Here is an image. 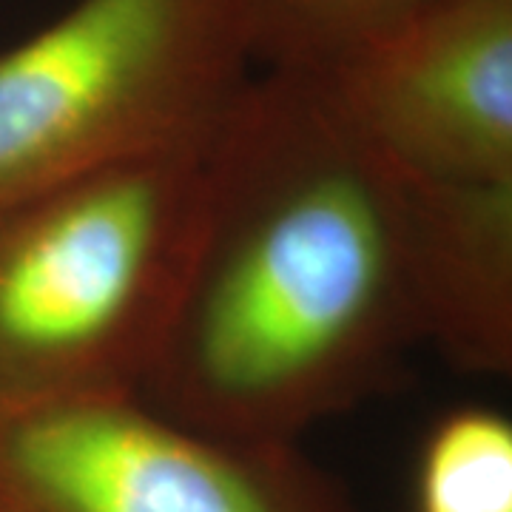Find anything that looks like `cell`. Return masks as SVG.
I'll return each mask as SVG.
<instances>
[{
  "label": "cell",
  "instance_id": "6da1fadb",
  "mask_svg": "<svg viewBox=\"0 0 512 512\" xmlns=\"http://www.w3.org/2000/svg\"><path fill=\"white\" fill-rule=\"evenodd\" d=\"M424 345L402 171L302 72L259 69L202 151L197 234L143 396L217 436L299 444Z\"/></svg>",
  "mask_w": 512,
  "mask_h": 512
},
{
  "label": "cell",
  "instance_id": "7a4b0ae2",
  "mask_svg": "<svg viewBox=\"0 0 512 512\" xmlns=\"http://www.w3.org/2000/svg\"><path fill=\"white\" fill-rule=\"evenodd\" d=\"M205 146L114 163L0 214V410L143 393L197 234Z\"/></svg>",
  "mask_w": 512,
  "mask_h": 512
},
{
  "label": "cell",
  "instance_id": "3957f363",
  "mask_svg": "<svg viewBox=\"0 0 512 512\" xmlns=\"http://www.w3.org/2000/svg\"><path fill=\"white\" fill-rule=\"evenodd\" d=\"M256 72L242 0H74L0 52V214L114 163L205 146Z\"/></svg>",
  "mask_w": 512,
  "mask_h": 512
},
{
  "label": "cell",
  "instance_id": "277c9868",
  "mask_svg": "<svg viewBox=\"0 0 512 512\" xmlns=\"http://www.w3.org/2000/svg\"><path fill=\"white\" fill-rule=\"evenodd\" d=\"M0 512H353L299 444L217 436L143 393L0 410Z\"/></svg>",
  "mask_w": 512,
  "mask_h": 512
},
{
  "label": "cell",
  "instance_id": "5b68a950",
  "mask_svg": "<svg viewBox=\"0 0 512 512\" xmlns=\"http://www.w3.org/2000/svg\"><path fill=\"white\" fill-rule=\"evenodd\" d=\"M302 74L399 171L512 180V0H441Z\"/></svg>",
  "mask_w": 512,
  "mask_h": 512
},
{
  "label": "cell",
  "instance_id": "8992f818",
  "mask_svg": "<svg viewBox=\"0 0 512 512\" xmlns=\"http://www.w3.org/2000/svg\"><path fill=\"white\" fill-rule=\"evenodd\" d=\"M410 274L424 345L464 373L512 367V180L402 171Z\"/></svg>",
  "mask_w": 512,
  "mask_h": 512
},
{
  "label": "cell",
  "instance_id": "52a82bcc",
  "mask_svg": "<svg viewBox=\"0 0 512 512\" xmlns=\"http://www.w3.org/2000/svg\"><path fill=\"white\" fill-rule=\"evenodd\" d=\"M256 69L319 72L441 0H242Z\"/></svg>",
  "mask_w": 512,
  "mask_h": 512
},
{
  "label": "cell",
  "instance_id": "ba28073f",
  "mask_svg": "<svg viewBox=\"0 0 512 512\" xmlns=\"http://www.w3.org/2000/svg\"><path fill=\"white\" fill-rule=\"evenodd\" d=\"M413 512H512V424L490 407H458L430 430Z\"/></svg>",
  "mask_w": 512,
  "mask_h": 512
}]
</instances>
